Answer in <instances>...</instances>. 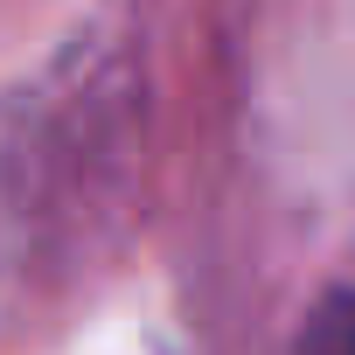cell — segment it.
I'll return each mask as SVG.
<instances>
[{
  "mask_svg": "<svg viewBox=\"0 0 355 355\" xmlns=\"http://www.w3.org/2000/svg\"><path fill=\"white\" fill-rule=\"evenodd\" d=\"M300 355H355V265L320 293V306L306 313Z\"/></svg>",
  "mask_w": 355,
  "mask_h": 355,
  "instance_id": "6da1fadb",
  "label": "cell"
}]
</instances>
